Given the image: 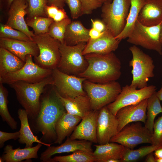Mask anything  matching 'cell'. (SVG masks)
<instances>
[{
	"instance_id": "6da1fadb",
	"label": "cell",
	"mask_w": 162,
	"mask_h": 162,
	"mask_svg": "<svg viewBox=\"0 0 162 162\" xmlns=\"http://www.w3.org/2000/svg\"><path fill=\"white\" fill-rule=\"evenodd\" d=\"M40 103L38 116L30 122V125L34 132L41 133L40 140L51 144L56 140V122L66 111L53 89V92H44L40 97Z\"/></svg>"
},
{
	"instance_id": "7a4b0ae2",
	"label": "cell",
	"mask_w": 162,
	"mask_h": 162,
	"mask_svg": "<svg viewBox=\"0 0 162 162\" xmlns=\"http://www.w3.org/2000/svg\"><path fill=\"white\" fill-rule=\"evenodd\" d=\"M84 56L88 65L78 76L100 83L116 81L120 77L121 62L113 52L107 54L92 53Z\"/></svg>"
},
{
	"instance_id": "3957f363",
	"label": "cell",
	"mask_w": 162,
	"mask_h": 162,
	"mask_svg": "<svg viewBox=\"0 0 162 162\" xmlns=\"http://www.w3.org/2000/svg\"><path fill=\"white\" fill-rule=\"evenodd\" d=\"M54 82L51 76L36 83L16 82L9 84L14 90L17 99L27 112L30 122L38 116L40 107V98L45 87L53 86Z\"/></svg>"
},
{
	"instance_id": "277c9868",
	"label": "cell",
	"mask_w": 162,
	"mask_h": 162,
	"mask_svg": "<svg viewBox=\"0 0 162 162\" xmlns=\"http://www.w3.org/2000/svg\"><path fill=\"white\" fill-rule=\"evenodd\" d=\"M130 0H113L102 6V21L106 30L115 37L120 34L126 24L130 7Z\"/></svg>"
},
{
	"instance_id": "5b68a950",
	"label": "cell",
	"mask_w": 162,
	"mask_h": 162,
	"mask_svg": "<svg viewBox=\"0 0 162 162\" xmlns=\"http://www.w3.org/2000/svg\"><path fill=\"white\" fill-rule=\"evenodd\" d=\"M132 58L129 62L132 67V80L130 85L136 89H141L148 86L149 78L154 76L155 66L152 58L136 46L129 48Z\"/></svg>"
},
{
	"instance_id": "8992f818",
	"label": "cell",
	"mask_w": 162,
	"mask_h": 162,
	"mask_svg": "<svg viewBox=\"0 0 162 162\" xmlns=\"http://www.w3.org/2000/svg\"><path fill=\"white\" fill-rule=\"evenodd\" d=\"M83 87L89 99L91 109L99 110L113 102L120 92L122 88L116 81L100 83L85 80Z\"/></svg>"
},
{
	"instance_id": "52a82bcc",
	"label": "cell",
	"mask_w": 162,
	"mask_h": 162,
	"mask_svg": "<svg viewBox=\"0 0 162 162\" xmlns=\"http://www.w3.org/2000/svg\"><path fill=\"white\" fill-rule=\"evenodd\" d=\"M85 42L73 46L61 44V58L57 68L61 71L70 75H78L87 68L88 63L83 54Z\"/></svg>"
},
{
	"instance_id": "ba28073f",
	"label": "cell",
	"mask_w": 162,
	"mask_h": 162,
	"mask_svg": "<svg viewBox=\"0 0 162 162\" xmlns=\"http://www.w3.org/2000/svg\"><path fill=\"white\" fill-rule=\"evenodd\" d=\"M33 41L37 45L39 55L34 57L36 64L44 68L52 70L57 68L60 62L61 43L48 33L35 34Z\"/></svg>"
},
{
	"instance_id": "9c48e42d",
	"label": "cell",
	"mask_w": 162,
	"mask_h": 162,
	"mask_svg": "<svg viewBox=\"0 0 162 162\" xmlns=\"http://www.w3.org/2000/svg\"><path fill=\"white\" fill-rule=\"evenodd\" d=\"M154 26L143 25L137 19L128 38V42L145 49L154 50L162 55V43L160 38V24Z\"/></svg>"
},
{
	"instance_id": "30bf717a",
	"label": "cell",
	"mask_w": 162,
	"mask_h": 162,
	"mask_svg": "<svg viewBox=\"0 0 162 162\" xmlns=\"http://www.w3.org/2000/svg\"><path fill=\"white\" fill-rule=\"evenodd\" d=\"M32 56L27 55L23 66L18 70L0 78V83L9 85L21 81L34 83L52 76V70L44 68L34 63Z\"/></svg>"
},
{
	"instance_id": "8fae6325",
	"label": "cell",
	"mask_w": 162,
	"mask_h": 162,
	"mask_svg": "<svg viewBox=\"0 0 162 162\" xmlns=\"http://www.w3.org/2000/svg\"><path fill=\"white\" fill-rule=\"evenodd\" d=\"M152 134L141 122L129 124L110 140V142H114L133 149L138 145L146 143L152 144Z\"/></svg>"
},
{
	"instance_id": "7c38bea8",
	"label": "cell",
	"mask_w": 162,
	"mask_h": 162,
	"mask_svg": "<svg viewBox=\"0 0 162 162\" xmlns=\"http://www.w3.org/2000/svg\"><path fill=\"white\" fill-rule=\"evenodd\" d=\"M157 88L153 85L141 89H136L130 85H126L122 88L116 100L106 106L116 116L118 111L121 108L138 103L148 99L156 92Z\"/></svg>"
},
{
	"instance_id": "4fadbf2b",
	"label": "cell",
	"mask_w": 162,
	"mask_h": 162,
	"mask_svg": "<svg viewBox=\"0 0 162 162\" xmlns=\"http://www.w3.org/2000/svg\"><path fill=\"white\" fill-rule=\"evenodd\" d=\"M52 76L54 82L53 86L62 97L74 98L87 95L83 89L86 78L66 74L57 68L52 70Z\"/></svg>"
},
{
	"instance_id": "5bb4252c",
	"label": "cell",
	"mask_w": 162,
	"mask_h": 162,
	"mask_svg": "<svg viewBox=\"0 0 162 162\" xmlns=\"http://www.w3.org/2000/svg\"><path fill=\"white\" fill-rule=\"evenodd\" d=\"M118 122L116 116L106 106L99 110L97 127L98 143L99 145L110 142L111 139L118 132Z\"/></svg>"
},
{
	"instance_id": "9a60e30c",
	"label": "cell",
	"mask_w": 162,
	"mask_h": 162,
	"mask_svg": "<svg viewBox=\"0 0 162 162\" xmlns=\"http://www.w3.org/2000/svg\"><path fill=\"white\" fill-rule=\"evenodd\" d=\"M99 112L91 110L83 117L70 136V138L98 143L97 127Z\"/></svg>"
},
{
	"instance_id": "2e32d148",
	"label": "cell",
	"mask_w": 162,
	"mask_h": 162,
	"mask_svg": "<svg viewBox=\"0 0 162 162\" xmlns=\"http://www.w3.org/2000/svg\"><path fill=\"white\" fill-rule=\"evenodd\" d=\"M147 99L123 107L118 110L116 115L118 122V132L130 123L140 122L145 124L147 119Z\"/></svg>"
},
{
	"instance_id": "e0dca14e",
	"label": "cell",
	"mask_w": 162,
	"mask_h": 162,
	"mask_svg": "<svg viewBox=\"0 0 162 162\" xmlns=\"http://www.w3.org/2000/svg\"><path fill=\"white\" fill-rule=\"evenodd\" d=\"M27 7V0H14L9 8L6 24L22 32L33 40L35 34L29 30L24 18Z\"/></svg>"
},
{
	"instance_id": "ac0fdd59",
	"label": "cell",
	"mask_w": 162,
	"mask_h": 162,
	"mask_svg": "<svg viewBox=\"0 0 162 162\" xmlns=\"http://www.w3.org/2000/svg\"><path fill=\"white\" fill-rule=\"evenodd\" d=\"M92 142L84 140L71 139L67 137L65 141L60 145L47 146L46 149L42 152L40 159L43 162H49L54 155L63 153L73 152L77 150H82L92 154Z\"/></svg>"
},
{
	"instance_id": "d6986e66",
	"label": "cell",
	"mask_w": 162,
	"mask_h": 162,
	"mask_svg": "<svg viewBox=\"0 0 162 162\" xmlns=\"http://www.w3.org/2000/svg\"><path fill=\"white\" fill-rule=\"evenodd\" d=\"M121 41L105 30L99 38L96 39H89L86 44L83 54L84 56L92 53H110L118 48Z\"/></svg>"
},
{
	"instance_id": "ffe728a7",
	"label": "cell",
	"mask_w": 162,
	"mask_h": 162,
	"mask_svg": "<svg viewBox=\"0 0 162 162\" xmlns=\"http://www.w3.org/2000/svg\"><path fill=\"white\" fill-rule=\"evenodd\" d=\"M0 47L8 50L25 62L29 55L38 56L39 50L33 41H23L6 38H0Z\"/></svg>"
},
{
	"instance_id": "44dd1931",
	"label": "cell",
	"mask_w": 162,
	"mask_h": 162,
	"mask_svg": "<svg viewBox=\"0 0 162 162\" xmlns=\"http://www.w3.org/2000/svg\"><path fill=\"white\" fill-rule=\"evenodd\" d=\"M138 20L147 26L158 25L162 22V0H146Z\"/></svg>"
},
{
	"instance_id": "7402d4cb",
	"label": "cell",
	"mask_w": 162,
	"mask_h": 162,
	"mask_svg": "<svg viewBox=\"0 0 162 162\" xmlns=\"http://www.w3.org/2000/svg\"><path fill=\"white\" fill-rule=\"evenodd\" d=\"M66 112L82 118L92 110L89 99L87 95H79L74 98L62 97L56 88H53Z\"/></svg>"
},
{
	"instance_id": "603a6c76",
	"label": "cell",
	"mask_w": 162,
	"mask_h": 162,
	"mask_svg": "<svg viewBox=\"0 0 162 162\" xmlns=\"http://www.w3.org/2000/svg\"><path fill=\"white\" fill-rule=\"evenodd\" d=\"M42 144L38 143L34 147H20L13 149L12 146L8 145L4 148V152L0 157V162H20L26 160H31L32 158H38V152Z\"/></svg>"
},
{
	"instance_id": "cb8c5ba5",
	"label": "cell",
	"mask_w": 162,
	"mask_h": 162,
	"mask_svg": "<svg viewBox=\"0 0 162 162\" xmlns=\"http://www.w3.org/2000/svg\"><path fill=\"white\" fill-rule=\"evenodd\" d=\"M82 118L67 112L63 114L57 121L55 129L56 140L51 143L61 144L66 137L70 136Z\"/></svg>"
},
{
	"instance_id": "d4e9b609",
	"label": "cell",
	"mask_w": 162,
	"mask_h": 162,
	"mask_svg": "<svg viewBox=\"0 0 162 162\" xmlns=\"http://www.w3.org/2000/svg\"><path fill=\"white\" fill-rule=\"evenodd\" d=\"M94 146L96 148L92 155L95 161L97 162H106L112 158L121 160L125 148V147L122 145L114 142Z\"/></svg>"
},
{
	"instance_id": "484cf974",
	"label": "cell",
	"mask_w": 162,
	"mask_h": 162,
	"mask_svg": "<svg viewBox=\"0 0 162 162\" xmlns=\"http://www.w3.org/2000/svg\"><path fill=\"white\" fill-rule=\"evenodd\" d=\"M17 114L21 123L19 130L20 136L18 139L20 144H25V147H32L34 142L40 143L47 147L51 146V144L42 142L34 134L28 122V114L24 109H19Z\"/></svg>"
},
{
	"instance_id": "4316f807",
	"label": "cell",
	"mask_w": 162,
	"mask_h": 162,
	"mask_svg": "<svg viewBox=\"0 0 162 162\" xmlns=\"http://www.w3.org/2000/svg\"><path fill=\"white\" fill-rule=\"evenodd\" d=\"M89 30L80 21H72L67 27L64 43L67 45L73 46L81 43L87 42L90 39Z\"/></svg>"
},
{
	"instance_id": "83f0119b",
	"label": "cell",
	"mask_w": 162,
	"mask_h": 162,
	"mask_svg": "<svg viewBox=\"0 0 162 162\" xmlns=\"http://www.w3.org/2000/svg\"><path fill=\"white\" fill-rule=\"evenodd\" d=\"M25 62L8 50L0 47V78L18 70Z\"/></svg>"
},
{
	"instance_id": "f1b7e54d",
	"label": "cell",
	"mask_w": 162,
	"mask_h": 162,
	"mask_svg": "<svg viewBox=\"0 0 162 162\" xmlns=\"http://www.w3.org/2000/svg\"><path fill=\"white\" fill-rule=\"evenodd\" d=\"M130 7L125 26L121 33L115 38L120 40L129 36L132 31L136 21L146 0H130Z\"/></svg>"
},
{
	"instance_id": "f546056e",
	"label": "cell",
	"mask_w": 162,
	"mask_h": 162,
	"mask_svg": "<svg viewBox=\"0 0 162 162\" xmlns=\"http://www.w3.org/2000/svg\"><path fill=\"white\" fill-rule=\"evenodd\" d=\"M146 111L147 119L145 126L153 134L155 118L158 114L162 113V107L156 92L147 99Z\"/></svg>"
},
{
	"instance_id": "4dcf8cb0",
	"label": "cell",
	"mask_w": 162,
	"mask_h": 162,
	"mask_svg": "<svg viewBox=\"0 0 162 162\" xmlns=\"http://www.w3.org/2000/svg\"><path fill=\"white\" fill-rule=\"evenodd\" d=\"M161 147L162 144L156 145L152 144L150 146H143L135 150L125 147L124 152L121 159V162L136 161Z\"/></svg>"
},
{
	"instance_id": "1f68e13d",
	"label": "cell",
	"mask_w": 162,
	"mask_h": 162,
	"mask_svg": "<svg viewBox=\"0 0 162 162\" xmlns=\"http://www.w3.org/2000/svg\"><path fill=\"white\" fill-rule=\"evenodd\" d=\"M8 91L3 84L0 83V115L3 121L6 122L12 130H16L17 122L11 116L8 107Z\"/></svg>"
},
{
	"instance_id": "d6a6232c",
	"label": "cell",
	"mask_w": 162,
	"mask_h": 162,
	"mask_svg": "<svg viewBox=\"0 0 162 162\" xmlns=\"http://www.w3.org/2000/svg\"><path fill=\"white\" fill-rule=\"evenodd\" d=\"M95 160L92 154L82 150H77L71 154L56 156L49 162H93Z\"/></svg>"
},
{
	"instance_id": "836d02e7",
	"label": "cell",
	"mask_w": 162,
	"mask_h": 162,
	"mask_svg": "<svg viewBox=\"0 0 162 162\" xmlns=\"http://www.w3.org/2000/svg\"><path fill=\"white\" fill-rule=\"evenodd\" d=\"M53 22L50 18L41 16L28 18L26 21L28 26L33 29L35 34L48 33L50 27Z\"/></svg>"
},
{
	"instance_id": "e575fe53",
	"label": "cell",
	"mask_w": 162,
	"mask_h": 162,
	"mask_svg": "<svg viewBox=\"0 0 162 162\" xmlns=\"http://www.w3.org/2000/svg\"><path fill=\"white\" fill-rule=\"evenodd\" d=\"M71 22L68 17L59 22L54 21L50 27L48 34L61 44L63 43L67 27Z\"/></svg>"
},
{
	"instance_id": "d590c367",
	"label": "cell",
	"mask_w": 162,
	"mask_h": 162,
	"mask_svg": "<svg viewBox=\"0 0 162 162\" xmlns=\"http://www.w3.org/2000/svg\"><path fill=\"white\" fill-rule=\"evenodd\" d=\"M48 0H27L28 18L38 16H44Z\"/></svg>"
},
{
	"instance_id": "8d00e7d4",
	"label": "cell",
	"mask_w": 162,
	"mask_h": 162,
	"mask_svg": "<svg viewBox=\"0 0 162 162\" xmlns=\"http://www.w3.org/2000/svg\"><path fill=\"white\" fill-rule=\"evenodd\" d=\"M0 38H6L23 41H33L22 32L7 24H0Z\"/></svg>"
},
{
	"instance_id": "74e56055",
	"label": "cell",
	"mask_w": 162,
	"mask_h": 162,
	"mask_svg": "<svg viewBox=\"0 0 162 162\" xmlns=\"http://www.w3.org/2000/svg\"><path fill=\"white\" fill-rule=\"evenodd\" d=\"M68 5L73 19H77L83 14L82 5L80 0H62Z\"/></svg>"
},
{
	"instance_id": "f35d334b",
	"label": "cell",
	"mask_w": 162,
	"mask_h": 162,
	"mask_svg": "<svg viewBox=\"0 0 162 162\" xmlns=\"http://www.w3.org/2000/svg\"><path fill=\"white\" fill-rule=\"evenodd\" d=\"M151 142L155 145L162 144V115L154 122Z\"/></svg>"
},
{
	"instance_id": "ab89813d",
	"label": "cell",
	"mask_w": 162,
	"mask_h": 162,
	"mask_svg": "<svg viewBox=\"0 0 162 162\" xmlns=\"http://www.w3.org/2000/svg\"><path fill=\"white\" fill-rule=\"evenodd\" d=\"M82 5L83 14L92 13L93 11L101 6L103 3L101 0H80Z\"/></svg>"
},
{
	"instance_id": "60d3db41",
	"label": "cell",
	"mask_w": 162,
	"mask_h": 162,
	"mask_svg": "<svg viewBox=\"0 0 162 162\" xmlns=\"http://www.w3.org/2000/svg\"><path fill=\"white\" fill-rule=\"evenodd\" d=\"M19 130L14 133H9L0 131V148H3L4 142L10 140H16L18 139L20 136Z\"/></svg>"
},
{
	"instance_id": "b9f144b4",
	"label": "cell",
	"mask_w": 162,
	"mask_h": 162,
	"mask_svg": "<svg viewBox=\"0 0 162 162\" xmlns=\"http://www.w3.org/2000/svg\"><path fill=\"white\" fill-rule=\"evenodd\" d=\"M60 8L54 5H47L45 9L46 15L48 17L52 19L53 20L58 14Z\"/></svg>"
},
{
	"instance_id": "7bdbcfd3",
	"label": "cell",
	"mask_w": 162,
	"mask_h": 162,
	"mask_svg": "<svg viewBox=\"0 0 162 162\" xmlns=\"http://www.w3.org/2000/svg\"><path fill=\"white\" fill-rule=\"evenodd\" d=\"M92 28L101 32L104 31L106 29L105 24L102 21L99 20H93L91 19Z\"/></svg>"
},
{
	"instance_id": "ee69618b",
	"label": "cell",
	"mask_w": 162,
	"mask_h": 162,
	"mask_svg": "<svg viewBox=\"0 0 162 162\" xmlns=\"http://www.w3.org/2000/svg\"><path fill=\"white\" fill-rule=\"evenodd\" d=\"M103 32H101L92 28L89 29V34L90 38L96 39L99 38L103 34Z\"/></svg>"
},
{
	"instance_id": "f6af8a7d",
	"label": "cell",
	"mask_w": 162,
	"mask_h": 162,
	"mask_svg": "<svg viewBox=\"0 0 162 162\" xmlns=\"http://www.w3.org/2000/svg\"><path fill=\"white\" fill-rule=\"evenodd\" d=\"M54 5L60 8H63L64 3L62 0H48L47 5Z\"/></svg>"
},
{
	"instance_id": "bcb514c9",
	"label": "cell",
	"mask_w": 162,
	"mask_h": 162,
	"mask_svg": "<svg viewBox=\"0 0 162 162\" xmlns=\"http://www.w3.org/2000/svg\"><path fill=\"white\" fill-rule=\"evenodd\" d=\"M145 161L146 162H156V158L153 152L150 153L147 155Z\"/></svg>"
},
{
	"instance_id": "7dc6e473",
	"label": "cell",
	"mask_w": 162,
	"mask_h": 162,
	"mask_svg": "<svg viewBox=\"0 0 162 162\" xmlns=\"http://www.w3.org/2000/svg\"><path fill=\"white\" fill-rule=\"evenodd\" d=\"M155 158H162V147L156 149L154 153Z\"/></svg>"
},
{
	"instance_id": "c3c4849f",
	"label": "cell",
	"mask_w": 162,
	"mask_h": 162,
	"mask_svg": "<svg viewBox=\"0 0 162 162\" xmlns=\"http://www.w3.org/2000/svg\"><path fill=\"white\" fill-rule=\"evenodd\" d=\"M14 0H1V4L3 6L9 8Z\"/></svg>"
},
{
	"instance_id": "681fc988",
	"label": "cell",
	"mask_w": 162,
	"mask_h": 162,
	"mask_svg": "<svg viewBox=\"0 0 162 162\" xmlns=\"http://www.w3.org/2000/svg\"><path fill=\"white\" fill-rule=\"evenodd\" d=\"M156 94L160 101H162V81L161 87L158 92H156Z\"/></svg>"
},
{
	"instance_id": "f907efd6",
	"label": "cell",
	"mask_w": 162,
	"mask_h": 162,
	"mask_svg": "<svg viewBox=\"0 0 162 162\" xmlns=\"http://www.w3.org/2000/svg\"><path fill=\"white\" fill-rule=\"evenodd\" d=\"M106 162H121L120 160L112 158L108 160Z\"/></svg>"
},
{
	"instance_id": "816d5d0a",
	"label": "cell",
	"mask_w": 162,
	"mask_h": 162,
	"mask_svg": "<svg viewBox=\"0 0 162 162\" xmlns=\"http://www.w3.org/2000/svg\"><path fill=\"white\" fill-rule=\"evenodd\" d=\"M160 38L161 42L162 43V22L160 24Z\"/></svg>"
},
{
	"instance_id": "f5cc1de1",
	"label": "cell",
	"mask_w": 162,
	"mask_h": 162,
	"mask_svg": "<svg viewBox=\"0 0 162 162\" xmlns=\"http://www.w3.org/2000/svg\"><path fill=\"white\" fill-rule=\"evenodd\" d=\"M103 3V4L106 2H111L113 0H101Z\"/></svg>"
},
{
	"instance_id": "db71d44e",
	"label": "cell",
	"mask_w": 162,
	"mask_h": 162,
	"mask_svg": "<svg viewBox=\"0 0 162 162\" xmlns=\"http://www.w3.org/2000/svg\"><path fill=\"white\" fill-rule=\"evenodd\" d=\"M156 162H162V158H156Z\"/></svg>"
}]
</instances>
